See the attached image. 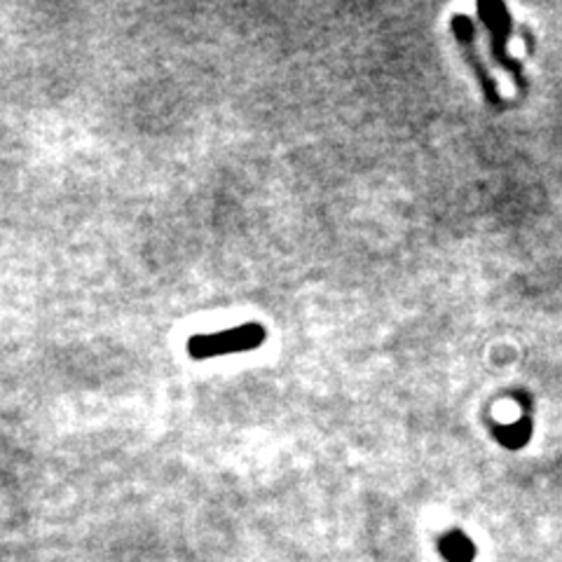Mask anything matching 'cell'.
Listing matches in <instances>:
<instances>
[{
    "label": "cell",
    "mask_w": 562,
    "mask_h": 562,
    "mask_svg": "<svg viewBox=\"0 0 562 562\" xmlns=\"http://www.w3.org/2000/svg\"><path fill=\"white\" fill-rule=\"evenodd\" d=\"M266 328L260 324H246L231 330L214 333V336H195L188 342L192 359H214L235 351H249L266 342Z\"/></svg>",
    "instance_id": "1"
},
{
    "label": "cell",
    "mask_w": 562,
    "mask_h": 562,
    "mask_svg": "<svg viewBox=\"0 0 562 562\" xmlns=\"http://www.w3.org/2000/svg\"><path fill=\"white\" fill-rule=\"evenodd\" d=\"M479 12L483 16V22L487 26V31L492 33V41H490V49H492V57L499 61L502 68H506L512 78L522 87V74H520V66L508 57V29H512V20H508V12L504 5L499 3H481Z\"/></svg>",
    "instance_id": "2"
},
{
    "label": "cell",
    "mask_w": 562,
    "mask_h": 562,
    "mask_svg": "<svg viewBox=\"0 0 562 562\" xmlns=\"http://www.w3.org/2000/svg\"><path fill=\"white\" fill-rule=\"evenodd\" d=\"M452 31H454L457 38H460V43H462L467 55L471 57V64H473V68H476V74H479V78H481V82H483V90L487 92V99H490V101H497V82H495V78L490 76V70L479 61L476 38H473V24L467 20V16L457 14L454 22H452Z\"/></svg>",
    "instance_id": "3"
},
{
    "label": "cell",
    "mask_w": 562,
    "mask_h": 562,
    "mask_svg": "<svg viewBox=\"0 0 562 562\" xmlns=\"http://www.w3.org/2000/svg\"><path fill=\"white\" fill-rule=\"evenodd\" d=\"M441 555L448 562H473L476 547H473V541L464 532L454 530L441 539Z\"/></svg>",
    "instance_id": "4"
}]
</instances>
